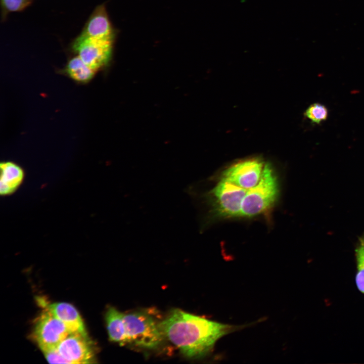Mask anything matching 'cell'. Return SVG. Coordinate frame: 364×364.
<instances>
[{
    "mask_svg": "<svg viewBox=\"0 0 364 364\" xmlns=\"http://www.w3.org/2000/svg\"><path fill=\"white\" fill-rule=\"evenodd\" d=\"M50 363H69L58 352L57 349L43 352Z\"/></svg>",
    "mask_w": 364,
    "mask_h": 364,
    "instance_id": "cell-17",
    "label": "cell"
},
{
    "mask_svg": "<svg viewBox=\"0 0 364 364\" xmlns=\"http://www.w3.org/2000/svg\"><path fill=\"white\" fill-rule=\"evenodd\" d=\"M247 191L221 177L206 198L216 214L236 217L241 216L242 202Z\"/></svg>",
    "mask_w": 364,
    "mask_h": 364,
    "instance_id": "cell-4",
    "label": "cell"
},
{
    "mask_svg": "<svg viewBox=\"0 0 364 364\" xmlns=\"http://www.w3.org/2000/svg\"><path fill=\"white\" fill-rule=\"evenodd\" d=\"M66 70L72 79L82 82L90 80L96 72V71L88 67L78 56L68 62Z\"/></svg>",
    "mask_w": 364,
    "mask_h": 364,
    "instance_id": "cell-13",
    "label": "cell"
},
{
    "mask_svg": "<svg viewBox=\"0 0 364 364\" xmlns=\"http://www.w3.org/2000/svg\"><path fill=\"white\" fill-rule=\"evenodd\" d=\"M123 315V312L114 307H108L105 315L110 340L121 346L126 345Z\"/></svg>",
    "mask_w": 364,
    "mask_h": 364,
    "instance_id": "cell-12",
    "label": "cell"
},
{
    "mask_svg": "<svg viewBox=\"0 0 364 364\" xmlns=\"http://www.w3.org/2000/svg\"><path fill=\"white\" fill-rule=\"evenodd\" d=\"M114 30L109 21L105 6L100 5L94 10L81 34L75 39L73 44L84 40L104 39L114 40Z\"/></svg>",
    "mask_w": 364,
    "mask_h": 364,
    "instance_id": "cell-9",
    "label": "cell"
},
{
    "mask_svg": "<svg viewBox=\"0 0 364 364\" xmlns=\"http://www.w3.org/2000/svg\"><path fill=\"white\" fill-rule=\"evenodd\" d=\"M265 164L259 158L243 160L228 168L221 177L248 190L260 181Z\"/></svg>",
    "mask_w": 364,
    "mask_h": 364,
    "instance_id": "cell-6",
    "label": "cell"
},
{
    "mask_svg": "<svg viewBox=\"0 0 364 364\" xmlns=\"http://www.w3.org/2000/svg\"><path fill=\"white\" fill-rule=\"evenodd\" d=\"M57 350L69 363H88L94 360V350L87 334L71 333L59 344Z\"/></svg>",
    "mask_w": 364,
    "mask_h": 364,
    "instance_id": "cell-8",
    "label": "cell"
},
{
    "mask_svg": "<svg viewBox=\"0 0 364 364\" xmlns=\"http://www.w3.org/2000/svg\"><path fill=\"white\" fill-rule=\"evenodd\" d=\"M123 320L126 344L154 349L161 344L164 338L159 323L146 311L123 313Z\"/></svg>",
    "mask_w": 364,
    "mask_h": 364,
    "instance_id": "cell-3",
    "label": "cell"
},
{
    "mask_svg": "<svg viewBox=\"0 0 364 364\" xmlns=\"http://www.w3.org/2000/svg\"><path fill=\"white\" fill-rule=\"evenodd\" d=\"M279 192L278 178L271 165L265 163L260 181L246 194L241 216L252 217L266 212L274 205Z\"/></svg>",
    "mask_w": 364,
    "mask_h": 364,
    "instance_id": "cell-2",
    "label": "cell"
},
{
    "mask_svg": "<svg viewBox=\"0 0 364 364\" xmlns=\"http://www.w3.org/2000/svg\"><path fill=\"white\" fill-rule=\"evenodd\" d=\"M0 166V194L3 196L12 194L18 188L23 180V170L12 162H2Z\"/></svg>",
    "mask_w": 364,
    "mask_h": 364,
    "instance_id": "cell-11",
    "label": "cell"
},
{
    "mask_svg": "<svg viewBox=\"0 0 364 364\" xmlns=\"http://www.w3.org/2000/svg\"><path fill=\"white\" fill-rule=\"evenodd\" d=\"M70 332L65 325L49 310H46L37 319L33 337L42 352L57 349Z\"/></svg>",
    "mask_w": 364,
    "mask_h": 364,
    "instance_id": "cell-5",
    "label": "cell"
},
{
    "mask_svg": "<svg viewBox=\"0 0 364 364\" xmlns=\"http://www.w3.org/2000/svg\"><path fill=\"white\" fill-rule=\"evenodd\" d=\"M113 42L112 40L90 38L73 44L72 48L84 63L96 71L110 61Z\"/></svg>",
    "mask_w": 364,
    "mask_h": 364,
    "instance_id": "cell-7",
    "label": "cell"
},
{
    "mask_svg": "<svg viewBox=\"0 0 364 364\" xmlns=\"http://www.w3.org/2000/svg\"><path fill=\"white\" fill-rule=\"evenodd\" d=\"M31 2V0H2V4L7 12H16L24 9Z\"/></svg>",
    "mask_w": 364,
    "mask_h": 364,
    "instance_id": "cell-16",
    "label": "cell"
},
{
    "mask_svg": "<svg viewBox=\"0 0 364 364\" xmlns=\"http://www.w3.org/2000/svg\"><path fill=\"white\" fill-rule=\"evenodd\" d=\"M164 336L189 358L205 356L216 341L236 328L175 309L161 322Z\"/></svg>",
    "mask_w": 364,
    "mask_h": 364,
    "instance_id": "cell-1",
    "label": "cell"
},
{
    "mask_svg": "<svg viewBox=\"0 0 364 364\" xmlns=\"http://www.w3.org/2000/svg\"><path fill=\"white\" fill-rule=\"evenodd\" d=\"M355 252L357 267L355 283L358 290L364 294V239L360 240Z\"/></svg>",
    "mask_w": 364,
    "mask_h": 364,
    "instance_id": "cell-14",
    "label": "cell"
},
{
    "mask_svg": "<svg viewBox=\"0 0 364 364\" xmlns=\"http://www.w3.org/2000/svg\"><path fill=\"white\" fill-rule=\"evenodd\" d=\"M305 116L312 122L320 123L326 120L328 116V110L326 107L318 103L311 105L305 112Z\"/></svg>",
    "mask_w": 364,
    "mask_h": 364,
    "instance_id": "cell-15",
    "label": "cell"
},
{
    "mask_svg": "<svg viewBox=\"0 0 364 364\" xmlns=\"http://www.w3.org/2000/svg\"><path fill=\"white\" fill-rule=\"evenodd\" d=\"M46 309L49 310L66 326L70 333H79L86 334L83 321L77 310L72 305L67 303L46 304Z\"/></svg>",
    "mask_w": 364,
    "mask_h": 364,
    "instance_id": "cell-10",
    "label": "cell"
}]
</instances>
